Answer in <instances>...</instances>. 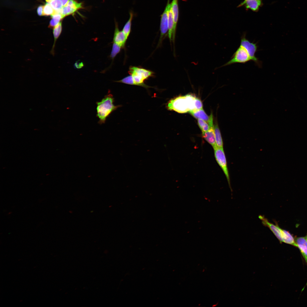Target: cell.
Instances as JSON below:
<instances>
[{
	"label": "cell",
	"instance_id": "obj_8",
	"mask_svg": "<svg viewBox=\"0 0 307 307\" xmlns=\"http://www.w3.org/2000/svg\"><path fill=\"white\" fill-rule=\"evenodd\" d=\"M264 226L268 227L281 242H282L283 229L280 228L276 224H274L270 222L268 219L262 215L259 216Z\"/></svg>",
	"mask_w": 307,
	"mask_h": 307
},
{
	"label": "cell",
	"instance_id": "obj_7",
	"mask_svg": "<svg viewBox=\"0 0 307 307\" xmlns=\"http://www.w3.org/2000/svg\"><path fill=\"white\" fill-rule=\"evenodd\" d=\"M170 0H168L165 10L161 15V21L160 26V35L158 45L162 42L164 37L168 30V11L171 3Z\"/></svg>",
	"mask_w": 307,
	"mask_h": 307
},
{
	"label": "cell",
	"instance_id": "obj_15",
	"mask_svg": "<svg viewBox=\"0 0 307 307\" xmlns=\"http://www.w3.org/2000/svg\"><path fill=\"white\" fill-rule=\"evenodd\" d=\"M62 31V22L61 21L53 28V33L54 40L52 47L51 51V53L53 55L54 54V49L56 41L61 35Z\"/></svg>",
	"mask_w": 307,
	"mask_h": 307
},
{
	"label": "cell",
	"instance_id": "obj_3",
	"mask_svg": "<svg viewBox=\"0 0 307 307\" xmlns=\"http://www.w3.org/2000/svg\"><path fill=\"white\" fill-rule=\"evenodd\" d=\"M114 99L111 94L105 95L101 101L97 102V116L99 119L98 123H105L106 119L110 115L119 107L114 104Z\"/></svg>",
	"mask_w": 307,
	"mask_h": 307
},
{
	"label": "cell",
	"instance_id": "obj_26",
	"mask_svg": "<svg viewBox=\"0 0 307 307\" xmlns=\"http://www.w3.org/2000/svg\"><path fill=\"white\" fill-rule=\"evenodd\" d=\"M50 4L55 10H60L63 6L61 2L59 0H53Z\"/></svg>",
	"mask_w": 307,
	"mask_h": 307
},
{
	"label": "cell",
	"instance_id": "obj_1",
	"mask_svg": "<svg viewBox=\"0 0 307 307\" xmlns=\"http://www.w3.org/2000/svg\"><path fill=\"white\" fill-rule=\"evenodd\" d=\"M199 103V99L188 94L171 99L168 103L167 107L169 110L184 113L197 110Z\"/></svg>",
	"mask_w": 307,
	"mask_h": 307
},
{
	"label": "cell",
	"instance_id": "obj_14",
	"mask_svg": "<svg viewBox=\"0 0 307 307\" xmlns=\"http://www.w3.org/2000/svg\"><path fill=\"white\" fill-rule=\"evenodd\" d=\"M203 137L214 148L216 147L214 127H212L208 131L202 132Z\"/></svg>",
	"mask_w": 307,
	"mask_h": 307
},
{
	"label": "cell",
	"instance_id": "obj_9",
	"mask_svg": "<svg viewBox=\"0 0 307 307\" xmlns=\"http://www.w3.org/2000/svg\"><path fill=\"white\" fill-rule=\"evenodd\" d=\"M263 0H244L237 7L243 6L246 10L250 9L254 12H258L263 5Z\"/></svg>",
	"mask_w": 307,
	"mask_h": 307
},
{
	"label": "cell",
	"instance_id": "obj_28",
	"mask_svg": "<svg viewBox=\"0 0 307 307\" xmlns=\"http://www.w3.org/2000/svg\"><path fill=\"white\" fill-rule=\"evenodd\" d=\"M74 65L76 68L80 69L83 66L84 64L82 62L77 61L75 63Z\"/></svg>",
	"mask_w": 307,
	"mask_h": 307
},
{
	"label": "cell",
	"instance_id": "obj_21",
	"mask_svg": "<svg viewBox=\"0 0 307 307\" xmlns=\"http://www.w3.org/2000/svg\"><path fill=\"white\" fill-rule=\"evenodd\" d=\"M198 123L202 132L208 131L212 127L207 122L201 119H198Z\"/></svg>",
	"mask_w": 307,
	"mask_h": 307
},
{
	"label": "cell",
	"instance_id": "obj_16",
	"mask_svg": "<svg viewBox=\"0 0 307 307\" xmlns=\"http://www.w3.org/2000/svg\"><path fill=\"white\" fill-rule=\"evenodd\" d=\"M174 26L173 15L171 9V3L168 11V35L170 42L171 44L172 34Z\"/></svg>",
	"mask_w": 307,
	"mask_h": 307
},
{
	"label": "cell",
	"instance_id": "obj_11",
	"mask_svg": "<svg viewBox=\"0 0 307 307\" xmlns=\"http://www.w3.org/2000/svg\"><path fill=\"white\" fill-rule=\"evenodd\" d=\"M171 9L173 15L174 26L172 34V40L174 46L176 31L178 21L179 14L178 0H172L171 3Z\"/></svg>",
	"mask_w": 307,
	"mask_h": 307
},
{
	"label": "cell",
	"instance_id": "obj_2",
	"mask_svg": "<svg viewBox=\"0 0 307 307\" xmlns=\"http://www.w3.org/2000/svg\"><path fill=\"white\" fill-rule=\"evenodd\" d=\"M128 72L129 75L125 80V84L137 85L146 88L150 87L144 83V81L149 78L154 76V73L152 71L141 67L130 66Z\"/></svg>",
	"mask_w": 307,
	"mask_h": 307
},
{
	"label": "cell",
	"instance_id": "obj_23",
	"mask_svg": "<svg viewBox=\"0 0 307 307\" xmlns=\"http://www.w3.org/2000/svg\"><path fill=\"white\" fill-rule=\"evenodd\" d=\"M76 11L70 7L65 5L63 6L61 10V14L63 18L67 16L72 14Z\"/></svg>",
	"mask_w": 307,
	"mask_h": 307
},
{
	"label": "cell",
	"instance_id": "obj_5",
	"mask_svg": "<svg viewBox=\"0 0 307 307\" xmlns=\"http://www.w3.org/2000/svg\"><path fill=\"white\" fill-rule=\"evenodd\" d=\"M216 160L224 173L231 189L230 177L227 167L226 159L223 148L217 147L213 149Z\"/></svg>",
	"mask_w": 307,
	"mask_h": 307
},
{
	"label": "cell",
	"instance_id": "obj_4",
	"mask_svg": "<svg viewBox=\"0 0 307 307\" xmlns=\"http://www.w3.org/2000/svg\"><path fill=\"white\" fill-rule=\"evenodd\" d=\"M240 45L245 49L251 60L253 61L259 67L261 66V62L255 56V53L258 49L256 43L250 42L246 38L245 34H244L241 37Z\"/></svg>",
	"mask_w": 307,
	"mask_h": 307
},
{
	"label": "cell",
	"instance_id": "obj_18",
	"mask_svg": "<svg viewBox=\"0 0 307 307\" xmlns=\"http://www.w3.org/2000/svg\"><path fill=\"white\" fill-rule=\"evenodd\" d=\"M215 140L216 146L219 148H223V142L220 129L217 123L214 126Z\"/></svg>",
	"mask_w": 307,
	"mask_h": 307
},
{
	"label": "cell",
	"instance_id": "obj_6",
	"mask_svg": "<svg viewBox=\"0 0 307 307\" xmlns=\"http://www.w3.org/2000/svg\"><path fill=\"white\" fill-rule=\"evenodd\" d=\"M251 60L245 49L240 45L233 55L231 59L220 67L236 63H245Z\"/></svg>",
	"mask_w": 307,
	"mask_h": 307
},
{
	"label": "cell",
	"instance_id": "obj_24",
	"mask_svg": "<svg viewBox=\"0 0 307 307\" xmlns=\"http://www.w3.org/2000/svg\"><path fill=\"white\" fill-rule=\"evenodd\" d=\"M54 12V10L52 7L48 3H47L43 6V15L47 16L53 14Z\"/></svg>",
	"mask_w": 307,
	"mask_h": 307
},
{
	"label": "cell",
	"instance_id": "obj_12",
	"mask_svg": "<svg viewBox=\"0 0 307 307\" xmlns=\"http://www.w3.org/2000/svg\"><path fill=\"white\" fill-rule=\"evenodd\" d=\"M115 24L113 42L120 46L122 48H124L127 38L122 30H119L117 23L116 22Z\"/></svg>",
	"mask_w": 307,
	"mask_h": 307
},
{
	"label": "cell",
	"instance_id": "obj_13",
	"mask_svg": "<svg viewBox=\"0 0 307 307\" xmlns=\"http://www.w3.org/2000/svg\"><path fill=\"white\" fill-rule=\"evenodd\" d=\"M295 241L297 247L299 249L307 264V241L305 237H297Z\"/></svg>",
	"mask_w": 307,
	"mask_h": 307
},
{
	"label": "cell",
	"instance_id": "obj_31",
	"mask_svg": "<svg viewBox=\"0 0 307 307\" xmlns=\"http://www.w3.org/2000/svg\"><path fill=\"white\" fill-rule=\"evenodd\" d=\"M305 237V238H306V240L307 241V235L306 237Z\"/></svg>",
	"mask_w": 307,
	"mask_h": 307
},
{
	"label": "cell",
	"instance_id": "obj_29",
	"mask_svg": "<svg viewBox=\"0 0 307 307\" xmlns=\"http://www.w3.org/2000/svg\"><path fill=\"white\" fill-rule=\"evenodd\" d=\"M62 3L63 6H65L69 0H59Z\"/></svg>",
	"mask_w": 307,
	"mask_h": 307
},
{
	"label": "cell",
	"instance_id": "obj_20",
	"mask_svg": "<svg viewBox=\"0 0 307 307\" xmlns=\"http://www.w3.org/2000/svg\"><path fill=\"white\" fill-rule=\"evenodd\" d=\"M52 19L51 20L48 27L50 28H53L57 25L60 21L63 18L60 13H57L51 15Z\"/></svg>",
	"mask_w": 307,
	"mask_h": 307
},
{
	"label": "cell",
	"instance_id": "obj_27",
	"mask_svg": "<svg viewBox=\"0 0 307 307\" xmlns=\"http://www.w3.org/2000/svg\"><path fill=\"white\" fill-rule=\"evenodd\" d=\"M43 6L40 5L38 6L37 9V13L38 15H43Z\"/></svg>",
	"mask_w": 307,
	"mask_h": 307
},
{
	"label": "cell",
	"instance_id": "obj_25",
	"mask_svg": "<svg viewBox=\"0 0 307 307\" xmlns=\"http://www.w3.org/2000/svg\"><path fill=\"white\" fill-rule=\"evenodd\" d=\"M65 5L70 7L76 11L82 7L81 3H78L74 0H69Z\"/></svg>",
	"mask_w": 307,
	"mask_h": 307
},
{
	"label": "cell",
	"instance_id": "obj_10",
	"mask_svg": "<svg viewBox=\"0 0 307 307\" xmlns=\"http://www.w3.org/2000/svg\"><path fill=\"white\" fill-rule=\"evenodd\" d=\"M194 117L197 119H201L207 122L211 127H214L213 124V118L212 114L208 115L203 108L194 110L189 112Z\"/></svg>",
	"mask_w": 307,
	"mask_h": 307
},
{
	"label": "cell",
	"instance_id": "obj_22",
	"mask_svg": "<svg viewBox=\"0 0 307 307\" xmlns=\"http://www.w3.org/2000/svg\"><path fill=\"white\" fill-rule=\"evenodd\" d=\"M121 48L122 47L120 46L113 42L111 52L110 55V57L112 60H113L117 55L120 52Z\"/></svg>",
	"mask_w": 307,
	"mask_h": 307
},
{
	"label": "cell",
	"instance_id": "obj_30",
	"mask_svg": "<svg viewBox=\"0 0 307 307\" xmlns=\"http://www.w3.org/2000/svg\"><path fill=\"white\" fill-rule=\"evenodd\" d=\"M53 0H45L46 2L47 3H50L51 1H52Z\"/></svg>",
	"mask_w": 307,
	"mask_h": 307
},
{
	"label": "cell",
	"instance_id": "obj_17",
	"mask_svg": "<svg viewBox=\"0 0 307 307\" xmlns=\"http://www.w3.org/2000/svg\"><path fill=\"white\" fill-rule=\"evenodd\" d=\"M282 242L297 247L295 239L293 236L289 232L284 229L283 230Z\"/></svg>",
	"mask_w": 307,
	"mask_h": 307
},
{
	"label": "cell",
	"instance_id": "obj_19",
	"mask_svg": "<svg viewBox=\"0 0 307 307\" xmlns=\"http://www.w3.org/2000/svg\"><path fill=\"white\" fill-rule=\"evenodd\" d=\"M130 17L128 21L125 25L122 31L128 39L131 30V26L132 20L133 17V13L132 11L129 13Z\"/></svg>",
	"mask_w": 307,
	"mask_h": 307
}]
</instances>
